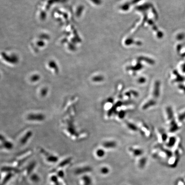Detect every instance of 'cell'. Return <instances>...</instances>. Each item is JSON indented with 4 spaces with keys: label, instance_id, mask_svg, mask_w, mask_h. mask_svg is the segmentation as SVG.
Here are the masks:
<instances>
[{
    "label": "cell",
    "instance_id": "1",
    "mask_svg": "<svg viewBox=\"0 0 185 185\" xmlns=\"http://www.w3.org/2000/svg\"><path fill=\"white\" fill-rule=\"evenodd\" d=\"M45 114L41 113H31L27 116L28 121L33 122H42L45 119Z\"/></svg>",
    "mask_w": 185,
    "mask_h": 185
},
{
    "label": "cell",
    "instance_id": "2",
    "mask_svg": "<svg viewBox=\"0 0 185 185\" xmlns=\"http://www.w3.org/2000/svg\"><path fill=\"white\" fill-rule=\"evenodd\" d=\"M1 140L2 143L3 148L7 150H11L13 148V144L11 141L7 140L4 138L1 135Z\"/></svg>",
    "mask_w": 185,
    "mask_h": 185
},
{
    "label": "cell",
    "instance_id": "3",
    "mask_svg": "<svg viewBox=\"0 0 185 185\" xmlns=\"http://www.w3.org/2000/svg\"><path fill=\"white\" fill-rule=\"evenodd\" d=\"M33 133L31 131H28L24 136L22 137V138L21 139V144H25L27 142V141L31 139Z\"/></svg>",
    "mask_w": 185,
    "mask_h": 185
},
{
    "label": "cell",
    "instance_id": "4",
    "mask_svg": "<svg viewBox=\"0 0 185 185\" xmlns=\"http://www.w3.org/2000/svg\"><path fill=\"white\" fill-rule=\"evenodd\" d=\"M178 126H177L174 120H173L171 122V128H170V131L171 132H174L175 131H177L178 130Z\"/></svg>",
    "mask_w": 185,
    "mask_h": 185
},
{
    "label": "cell",
    "instance_id": "5",
    "mask_svg": "<svg viewBox=\"0 0 185 185\" xmlns=\"http://www.w3.org/2000/svg\"><path fill=\"white\" fill-rule=\"evenodd\" d=\"M159 83L155 84V89L154 90V95L156 97H158L159 95Z\"/></svg>",
    "mask_w": 185,
    "mask_h": 185
},
{
    "label": "cell",
    "instance_id": "6",
    "mask_svg": "<svg viewBox=\"0 0 185 185\" xmlns=\"http://www.w3.org/2000/svg\"><path fill=\"white\" fill-rule=\"evenodd\" d=\"M48 89L46 87H43L42 88L41 91H40V93L41 96L43 97H45L48 94Z\"/></svg>",
    "mask_w": 185,
    "mask_h": 185
},
{
    "label": "cell",
    "instance_id": "7",
    "mask_svg": "<svg viewBox=\"0 0 185 185\" xmlns=\"http://www.w3.org/2000/svg\"><path fill=\"white\" fill-rule=\"evenodd\" d=\"M167 110L169 119H173V112L172 111V109H171V108L169 107L167 109Z\"/></svg>",
    "mask_w": 185,
    "mask_h": 185
},
{
    "label": "cell",
    "instance_id": "8",
    "mask_svg": "<svg viewBox=\"0 0 185 185\" xmlns=\"http://www.w3.org/2000/svg\"><path fill=\"white\" fill-rule=\"evenodd\" d=\"M176 141V139L175 138L173 137L171 138V139H170L169 141V142L168 144V145L169 147L173 146L174 144Z\"/></svg>",
    "mask_w": 185,
    "mask_h": 185
},
{
    "label": "cell",
    "instance_id": "9",
    "mask_svg": "<svg viewBox=\"0 0 185 185\" xmlns=\"http://www.w3.org/2000/svg\"><path fill=\"white\" fill-rule=\"evenodd\" d=\"M115 143L114 142L112 141H110V142H106L104 144V146L105 147H114L115 146Z\"/></svg>",
    "mask_w": 185,
    "mask_h": 185
},
{
    "label": "cell",
    "instance_id": "10",
    "mask_svg": "<svg viewBox=\"0 0 185 185\" xmlns=\"http://www.w3.org/2000/svg\"><path fill=\"white\" fill-rule=\"evenodd\" d=\"M155 104V102L153 101H149V102H148V103L146 104L144 107H143V109H146L147 108H148L149 107H150V106H152L153 105H154Z\"/></svg>",
    "mask_w": 185,
    "mask_h": 185
},
{
    "label": "cell",
    "instance_id": "11",
    "mask_svg": "<svg viewBox=\"0 0 185 185\" xmlns=\"http://www.w3.org/2000/svg\"><path fill=\"white\" fill-rule=\"evenodd\" d=\"M40 78L39 75H34L31 78V82H38L40 80Z\"/></svg>",
    "mask_w": 185,
    "mask_h": 185
},
{
    "label": "cell",
    "instance_id": "12",
    "mask_svg": "<svg viewBox=\"0 0 185 185\" xmlns=\"http://www.w3.org/2000/svg\"><path fill=\"white\" fill-rule=\"evenodd\" d=\"M96 154L99 157H102L104 155V152L103 151V150H102L100 149L98 150H97L96 152Z\"/></svg>",
    "mask_w": 185,
    "mask_h": 185
},
{
    "label": "cell",
    "instance_id": "13",
    "mask_svg": "<svg viewBox=\"0 0 185 185\" xmlns=\"http://www.w3.org/2000/svg\"><path fill=\"white\" fill-rule=\"evenodd\" d=\"M185 119V112L183 113L182 114H181L179 116V120L180 121H182Z\"/></svg>",
    "mask_w": 185,
    "mask_h": 185
},
{
    "label": "cell",
    "instance_id": "14",
    "mask_svg": "<svg viewBox=\"0 0 185 185\" xmlns=\"http://www.w3.org/2000/svg\"><path fill=\"white\" fill-rule=\"evenodd\" d=\"M128 126L130 129H131L133 130H136V126H135L134 125L132 124H129Z\"/></svg>",
    "mask_w": 185,
    "mask_h": 185
},
{
    "label": "cell",
    "instance_id": "15",
    "mask_svg": "<svg viewBox=\"0 0 185 185\" xmlns=\"http://www.w3.org/2000/svg\"><path fill=\"white\" fill-rule=\"evenodd\" d=\"M124 114L125 112H124V111H121V112H120V115H119L120 118H123V117H124Z\"/></svg>",
    "mask_w": 185,
    "mask_h": 185
},
{
    "label": "cell",
    "instance_id": "16",
    "mask_svg": "<svg viewBox=\"0 0 185 185\" xmlns=\"http://www.w3.org/2000/svg\"><path fill=\"white\" fill-rule=\"evenodd\" d=\"M179 88L180 89H181V90H182L184 91V92H185V86L182 85H180L179 86Z\"/></svg>",
    "mask_w": 185,
    "mask_h": 185
}]
</instances>
